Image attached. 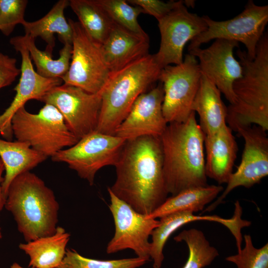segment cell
Returning <instances> with one entry per match:
<instances>
[{"mask_svg": "<svg viewBox=\"0 0 268 268\" xmlns=\"http://www.w3.org/2000/svg\"><path fill=\"white\" fill-rule=\"evenodd\" d=\"M115 167L116 179L108 188L137 212L149 215L168 198L160 137L126 140Z\"/></svg>", "mask_w": 268, "mask_h": 268, "instance_id": "cell-1", "label": "cell"}, {"mask_svg": "<svg viewBox=\"0 0 268 268\" xmlns=\"http://www.w3.org/2000/svg\"><path fill=\"white\" fill-rule=\"evenodd\" d=\"M204 136L194 111L185 122L168 124L160 136L165 184L171 196L208 185Z\"/></svg>", "mask_w": 268, "mask_h": 268, "instance_id": "cell-2", "label": "cell"}, {"mask_svg": "<svg viewBox=\"0 0 268 268\" xmlns=\"http://www.w3.org/2000/svg\"><path fill=\"white\" fill-rule=\"evenodd\" d=\"M4 207L13 215L26 242L52 235L58 227L59 204L54 193L30 171L12 180Z\"/></svg>", "mask_w": 268, "mask_h": 268, "instance_id": "cell-3", "label": "cell"}, {"mask_svg": "<svg viewBox=\"0 0 268 268\" xmlns=\"http://www.w3.org/2000/svg\"><path fill=\"white\" fill-rule=\"evenodd\" d=\"M236 55L242 67L241 76L233 84L236 102L227 107V118L233 125L253 124L268 130V35L258 42L254 59L238 49Z\"/></svg>", "mask_w": 268, "mask_h": 268, "instance_id": "cell-4", "label": "cell"}, {"mask_svg": "<svg viewBox=\"0 0 268 268\" xmlns=\"http://www.w3.org/2000/svg\"><path fill=\"white\" fill-rule=\"evenodd\" d=\"M161 69L154 55L149 54L111 73L102 90L96 131L114 135L137 97L159 80Z\"/></svg>", "mask_w": 268, "mask_h": 268, "instance_id": "cell-5", "label": "cell"}, {"mask_svg": "<svg viewBox=\"0 0 268 268\" xmlns=\"http://www.w3.org/2000/svg\"><path fill=\"white\" fill-rule=\"evenodd\" d=\"M11 128L17 140L27 143L47 157L78 141L60 111L49 104L36 114L29 113L24 106L20 108L12 118Z\"/></svg>", "mask_w": 268, "mask_h": 268, "instance_id": "cell-6", "label": "cell"}, {"mask_svg": "<svg viewBox=\"0 0 268 268\" xmlns=\"http://www.w3.org/2000/svg\"><path fill=\"white\" fill-rule=\"evenodd\" d=\"M126 140L96 131L80 139L74 145L51 157L53 161L64 162L92 186L102 168L115 166Z\"/></svg>", "mask_w": 268, "mask_h": 268, "instance_id": "cell-7", "label": "cell"}, {"mask_svg": "<svg viewBox=\"0 0 268 268\" xmlns=\"http://www.w3.org/2000/svg\"><path fill=\"white\" fill-rule=\"evenodd\" d=\"M202 17L207 29L190 41L188 51L213 39H223L242 43L248 56L253 60L268 23V5H258L250 0L242 12L230 19L216 21L207 15Z\"/></svg>", "mask_w": 268, "mask_h": 268, "instance_id": "cell-8", "label": "cell"}, {"mask_svg": "<svg viewBox=\"0 0 268 268\" xmlns=\"http://www.w3.org/2000/svg\"><path fill=\"white\" fill-rule=\"evenodd\" d=\"M72 30V55L63 81L90 93L100 92L111 72L104 60L101 45L95 42L78 21L68 18Z\"/></svg>", "mask_w": 268, "mask_h": 268, "instance_id": "cell-9", "label": "cell"}, {"mask_svg": "<svg viewBox=\"0 0 268 268\" xmlns=\"http://www.w3.org/2000/svg\"><path fill=\"white\" fill-rule=\"evenodd\" d=\"M201 76L198 60L189 53L181 64L161 69L159 81L163 88L162 112L167 124L188 119Z\"/></svg>", "mask_w": 268, "mask_h": 268, "instance_id": "cell-10", "label": "cell"}, {"mask_svg": "<svg viewBox=\"0 0 268 268\" xmlns=\"http://www.w3.org/2000/svg\"><path fill=\"white\" fill-rule=\"evenodd\" d=\"M115 231L107 244L108 254L125 249L134 251L137 257L150 260L151 244L149 238L160 223L156 219L147 218L146 215L134 210L126 202L117 198L108 188Z\"/></svg>", "mask_w": 268, "mask_h": 268, "instance_id": "cell-11", "label": "cell"}, {"mask_svg": "<svg viewBox=\"0 0 268 268\" xmlns=\"http://www.w3.org/2000/svg\"><path fill=\"white\" fill-rule=\"evenodd\" d=\"M102 90L90 93L64 83L51 90L42 102L54 106L60 111L68 129L79 140L96 131Z\"/></svg>", "mask_w": 268, "mask_h": 268, "instance_id": "cell-12", "label": "cell"}, {"mask_svg": "<svg viewBox=\"0 0 268 268\" xmlns=\"http://www.w3.org/2000/svg\"><path fill=\"white\" fill-rule=\"evenodd\" d=\"M157 21L161 41L158 52L154 55L162 68L181 64L186 44L207 27L202 16L188 10L184 1Z\"/></svg>", "mask_w": 268, "mask_h": 268, "instance_id": "cell-13", "label": "cell"}, {"mask_svg": "<svg viewBox=\"0 0 268 268\" xmlns=\"http://www.w3.org/2000/svg\"><path fill=\"white\" fill-rule=\"evenodd\" d=\"M244 139V149L241 163L232 174L222 195L204 211H210L221 203L235 188H250L268 175V137L266 131L254 125L240 127L236 130Z\"/></svg>", "mask_w": 268, "mask_h": 268, "instance_id": "cell-14", "label": "cell"}, {"mask_svg": "<svg viewBox=\"0 0 268 268\" xmlns=\"http://www.w3.org/2000/svg\"><path fill=\"white\" fill-rule=\"evenodd\" d=\"M9 43L21 56L20 77L14 88L15 95L9 107L0 115V135L11 141L13 135L11 120L15 112L30 100L42 102L51 90L63 81L61 78L44 77L35 70L29 53L20 36L12 37Z\"/></svg>", "mask_w": 268, "mask_h": 268, "instance_id": "cell-15", "label": "cell"}, {"mask_svg": "<svg viewBox=\"0 0 268 268\" xmlns=\"http://www.w3.org/2000/svg\"><path fill=\"white\" fill-rule=\"evenodd\" d=\"M238 47L236 41L216 39L207 48L198 47L189 51L198 59L201 75L217 87L230 104L236 102L233 84L242 75L241 65L233 55L234 48Z\"/></svg>", "mask_w": 268, "mask_h": 268, "instance_id": "cell-16", "label": "cell"}, {"mask_svg": "<svg viewBox=\"0 0 268 268\" xmlns=\"http://www.w3.org/2000/svg\"><path fill=\"white\" fill-rule=\"evenodd\" d=\"M164 91L161 82L139 95L114 135L126 140L144 136L160 137L167 123L163 116Z\"/></svg>", "mask_w": 268, "mask_h": 268, "instance_id": "cell-17", "label": "cell"}, {"mask_svg": "<svg viewBox=\"0 0 268 268\" xmlns=\"http://www.w3.org/2000/svg\"><path fill=\"white\" fill-rule=\"evenodd\" d=\"M149 38L114 23L101 45L105 62L110 72L117 71L148 55Z\"/></svg>", "mask_w": 268, "mask_h": 268, "instance_id": "cell-18", "label": "cell"}, {"mask_svg": "<svg viewBox=\"0 0 268 268\" xmlns=\"http://www.w3.org/2000/svg\"><path fill=\"white\" fill-rule=\"evenodd\" d=\"M204 146L206 177L219 184L227 183L233 173L238 151L232 130L226 124L213 134L205 135Z\"/></svg>", "mask_w": 268, "mask_h": 268, "instance_id": "cell-19", "label": "cell"}, {"mask_svg": "<svg viewBox=\"0 0 268 268\" xmlns=\"http://www.w3.org/2000/svg\"><path fill=\"white\" fill-rule=\"evenodd\" d=\"M191 109L199 115V125L205 135L213 134L226 125L227 107L221 92L202 75Z\"/></svg>", "mask_w": 268, "mask_h": 268, "instance_id": "cell-20", "label": "cell"}, {"mask_svg": "<svg viewBox=\"0 0 268 268\" xmlns=\"http://www.w3.org/2000/svg\"><path fill=\"white\" fill-rule=\"evenodd\" d=\"M68 5L69 0H60L40 19L32 22L24 20L21 25L25 34L34 39L40 37L47 44L45 50L51 52L55 46V34L64 45H72V30L64 15V10Z\"/></svg>", "mask_w": 268, "mask_h": 268, "instance_id": "cell-21", "label": "cell"}, {"mask_svg": "<svg viewBox=\"0 0 268 268\" xmlns=\"http://www.w3.org/2000/svg\"><path fill=\"white\" fill-rule=\"evenodd\" d=\"M70 234L61 226L51 235L20 243L19 248L29 257V266L57 268L63 261Z\"/></svg>", "mask_w": 268, "mask_h": 268, "instance_id": "cell-22", "label": "cell"}, {"mask_svg": "<svg viewBox=\"0 0 268 268\" xmlns=\"http://www.w3.org/2000/svg\"><path fill=\"white\" fill-rule=\"evenodd\" d=\"M0 158L5 172L2 183L3 194L6 198L9 186L19 174L30 171L44 161L47 157L34 150L26 142L0 138Z\"/></svg>", "mask_w": 268, "mask_h": 268, "instance_id": "cell-23", "label": "cell"}, {"mask_svg": "<svg viewBox=\"0 0 268 268\" xmlns=\"http://www.w3.org/2000/svg\"><path fill=\"white\" fill-rule=\"evenodd\" d=\"M198 220H208L219 222L229 228L232 218L225 219L217 215H196L190 211H181L169 214L160 218L159 225L151 233L150 258L153 261V268H160L164 257L163 248L169 237L182 226Z\"/></svg>", "mask_w": 268, "mask_h": 268, "instance_id": "cell-24", "label": "cell"}, {"mask_svg": "<svg viewBox=\"0 0 268 268\" xmlns=\"http://www.w3.org/2000/svg\"><path fill=\"white\" fill-rule=\"evenodd\" d=\"M223 191L220 185H209L190 188L171 196L147 218L157 219L171 213L202 210L205 206L214 200Z\"/></svg>", "mask_w": 268, "mask_h": 268, "instance_id": "cell-25", "label": "cell"}, {"mask_svg": "<svg viewBox=\"0 0 268 268\" xmlns=\"http://www.w3.org/2000/svg\"><path fill=\"white\" fill-rule=\"evenodd\" d=\"M69 5L79 22L95 42L101 45L108 36L114 23L95 0H70Z\"/></svg>", "mask_w": 268, "mask_h": 268, "instance_id": "cell-26", "label": "cell"}, {"mask_svg": "<svg viewBox=\"0 0 268 268\" xmlns=\"http://www.w3.org/2000/svg\"><path fill=\"white\" fill-rule=\"evenodd\" d=\"M27 49L30 57L34 61L37 72L46 78H59L62 79L67 72L72 55V45H64L59 52L60 57L55 60L52 52L39 49L36 46L35 39L27 35L20 36Z\"/></svg>", "mask_w": 268, "mask_h": 268, "instance_id": "cell-27", "label": "cell"}, {"mask_svg": "<svg viewBox=\"0 0 268 268\" xmlns=\"http://www.w3.org/2000/svg\"><path fill=\"white\" fill-rule=\"evenodd\" d=\"M174 240L177 242H185L189 248V257L183 268H203L219 255L217 250L210 245L201 230H184Z\"/></svg>", "mask_w": 268, "mask_h": 268, "instance_id": "cell-28", "label": "cell"}, {"mask_svg": "<svg viewBox=\"0 0 268 268\" xmlns=\"http://www.w3.org/2000/svg\"><path fill=\"white\" fill-rule=\"evenodd\" d=\"M115 24L139 34H144L137 20L143 13L139 6L131 5L125 0H95Z\"/></svg>", "mask_w": 268, "mask_h": 268, "instance_id": "cell-29", "label": "cell"}, {"mask_svg": "<svg viewBox=\"0 0 268 268\" xmlns=\"http://www.w3.org/2000/svg\"><path fill=\"white\" fill-rule=\"evenodd\" d=\"M149 260L145 258H125L100 260L83 257L73 249H67L65 256L57 268H138Z\"/></svg>", "mask_w": 268, "mask_h": 268, "instance_id": "cell-30", "label": "cell"}, {"mask_svg": "<svg viewBox=\"0 0 268 268\" xmlns=\"http://www.w3.org/2000/svg\"><path fill=\"white\" fill-rule=\"evenodd\" d=\"M244 248L237 254L226 257V260L235 264L238 268H268V243L257 248L250 235H244Z\"/></svg>", "mask_w": 268, "mask_h": 268, "instance_id": "cell-31", "label": "cell"}, {"mask_svg": "<svg viewBox=\"0 0 268 268\" xmlns=\"http://www.w3.org/2000/svg\"><path fill=\"white\" fill-rule=\"evenodd\" d=\"M28 3L27 0H0V31L9 36L18 24H21Z\"/></svg>", "mask_w": 268, "mask_h": 268, "instance_id": "cell-32", "label": "cell"}, {"mask_svg": "<svg viewBox=\"0 0 268 268\" xmlns=\"http://www.w3.org/2000/svg\"><path fill=\"white\" fill-rule=\"evenodd\" d=\"M127 1L132 5L140 7L143 13L151 15L158 20L179 5L183 0L165 2L159 0H128Z\"/></svg>", "mask_w": 268, "mask_h": 268, "instance_id": "cell-33", "label": "cell"}, {"mask_svg": "<svg viewBox=\"0 0 268 268\" xmlns=\"http://www.w3.org/2000/svg\"><path fill=\"white\" fill-rule=\"evenodd\" d=\"M20 72L16 59L0 52V89L11 84Z\"/></svg>", "mask_w": 268, "mask_h": 268, "instance_id": "cell-34", "label": "cell"}, {"mask_svg": "<svg viewBox=\"0 0 268 268\" xmlns=\"http://www.w3.org/2000/svg\"><path fill=\"white\" fill-rule=\"evenodd\" d=\"M4 171L3 163L0 158V212L4 207L6 198L4 197L2 190V183L3 177H2L3 172ZM2 238V232L0 227V239Z\"/></svg>", "mask_w": 268, "mask_h": 268, "instance_id": "cell-35", "label": "cell"}, {"mask_svg": "<svg viewBox=\"0 0 268 268\" xmlns=\"http://www.w3.org/2000/svg\"><path fill=\"white\" fill-rule=\"evenodd\" d=\"M10 268H26L22 267L18 263L16 262L13 263L11 266Z\"/></svg>", "mask_w": 268, "mask_h": 268, "instance_id": "cell-36", "label": "cell"}]
</instances>
